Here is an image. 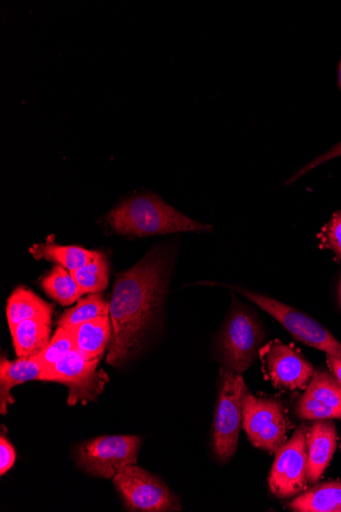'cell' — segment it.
Returning a JSON list of instances; mask_svg holds the SVG:
<instances>
[{
  "instance_id": "cell-10",
  "label": "cell",
  "mask_w": 341,
  "mask_h": 512,
  "mask_svg": "<svg viewBox=\"0 0 341 512\" xmlns=\"http://www.w3.org/2000/svg\"><path fill=\"white\" fill-rule=\"evenodd\" d=\"M242 424L252 444L276 453L285 442L287 424L282 404L249 392L243 398Z\"/></svg>"
},
{
  "instance_id": "cell-8",
  "label": "cell",
  "mask_w": 341,
  "mask_h": 512,
  "mask_svg": "<svg viewBox=\"0 0 341 512\" xmlns=\"http://www.w3.org/2000/svg\"><path fill=\"white\" fill-rule=\"evenodd\" d=\"M130 511L165 512L179 511V499L156 476L136 464L122 470L113 478Z\"/></svg>"
},
{
  "instance_id": "cell-3",
  "label": "cell",
  "mask_w": 341,
  "mask_h": 512,
  "mask_svg": "<svg viewBox=\"0 0 341 512\" xmlns=\"http://www.w3.org/2000/svg\"><path fill=\"white\" fill-rule=\"evenodd\" d=\"M101 359H88L73 350L57 363L43 368L40 381L67 386L70 406L95 402L110 381L106 372L97 369Z\"/></svg>"
},
{
  "instance_id": "cell-26",
  "label": "cell",
  "mask_w": 341,
  "mask_h": 512,
  "mask_svg": "<svg viewBox=\"0 0 341 512\" xmlns=\"http://www.w3.org/2000/svg\"><path fill=\"white\" fill-rule=\"evenodd\" d=\"M338 157H341V142L338 143L337 145H335L330 150H328L326 153L320 155L319 157H317L316 159H314L313 161H311L310 163H308L307 165L302 167L294 175H292L286 181L285 184L290 185L292 183H295L298 179H300L301 177L306 175L311 170L319 167L320 165H322L330 160L336 159Z\"/></svg>"
},
{
  "instance_id": "cell-1",
  "label": "cell",
  "mask_w": 341,
  "mask_h": 512,
  "mask_svg": "<svg viewBox=\"0 0 341 512\" xmlns=\"http://www.w3.org/2000/svg\"><path fill=\"white\" fill-rule=\"evenodd\" d=\"M168 269V257L156 248L118 275L110 303V365H123L140 348L166 293Z\"/></svg>"
},
{
  "instance_id": "cell-22",
  "label": "cell",
  "mask_w": 341,
  "mask_h": 512,
  "mask_svg": "<svg viewBox=\"0 0 341 512\" xmlns=\"http://www.w3.org/2000/svg\"><path fill=\"white\" fill-rule=\"evenodd\" d=\"M305 394L341 412V385L329 372L316 370Z\"/></svg>"
},
{
  "instance_id": "cell-13",
  "label": "cell",
  "mask_w": 341,
  "mask_h": 512,
  "mask_svg": "<svg viewBox=\"0 0 341 512\" xmlns=\"http://www.w3.org/2000/svg\"><path fill=\"white\" fill-rule=\"evenodd\" d=\"M43 367L32 358H18L10 361L2 357L0 362V412L8 413L10 404L15 403L11 390L31 381H40Z\"/></svg>"
},
{
  "instance_id": "cell-29",
  "label": "cell",
  "mask_w": 341,
  "mask_h": 512,
  "mask_svg": "<svg viewBox=\"0 0 341 512\" xmlns=\"http://www.w3.org/2000/svg\"><path fill=\"white\" fill-rule=\"evenodd\" d=\"M338 78H337V83H338V88L341 90V59L339 61V64H338V74H337Z\"/></svg>"
},
{
  "instance_id": "cell-5",
  "label": "cell",
  "mask_w": 341,
  "mask_h": 512,
  "mask_svg": "<svg viewBox=\"0 0 341 512\" xmlns=\"http://www.w3.org/2000/svg\"><path fill=\"white\" fill-rule=\"evenodd\" d=\"M220 391L215 411L213 449L221 462H228L238 445L243 398L248 392L241 375L221 369Z\"/></svg>"
},
{
  "instance_id": "cell-12",
  "label": "cell",
  "mask_w": 341,
  "mask_h": 512,
  "mask_svg": "<svg viewBox=\"0 0 341 512\" xmlns=\"http://www.w3.org/2000/svg\"><path fill=\"white\" fill-rule=\"evenodd\" d=\"M337 434L330 421H317L309 429L308 444V480L317 483L326 471L336 448Z\"/></svg>"
},
{
  "instance_id": "cell-19",
  "label": "cell",
  "mask_w": 341,
  "mask_h": 512,
  "mask_svg": "<svg viewBox=\"0 0 341 512\" xmlns=\"http://www.w3.org/2000/svg\"><path fill=\"white\" fill-rule=\"evenodd\" d=\"M45 293L63 306H70L83 296L72 273L56 265L41 283Z\"/></svg>"
},
{
  "instance_id": "cell-24",
  "label": "cell",
  "mask_w": 341,
  "mask_h": 512,
  "mask_svg": "<svg viewBox=\"0 0 341 512\" xmlns=\"http://www.w3.org/2000/svg\"><path fill=\"white\" fill-rule=\"evenodd\" d=\"M297 412L302 420L306 421H331L335 418H339V420L341 418L339 410L306 394L301 398Z\"/></svg>"
},
{
  "instance_id": "cell-28",
  "label": "cell",
  "mask_w": 341,
  "mask_h": 512,
  "mask_svg": "<svg viewBox=\"0 0 341 512\" xmlns=\"http://www.w3.org/2000/svg\"><path fill=\"white\" fill-rule=\"evenodd\" d=\"M326 360L334 378L341 385V358L326 354Z\"/></svg>"
},
{
  "instance_id": "cell-9",
  "label": "cell",
  "mask_w": 341,
  "mask_h": 512,
  "mask_svg": "<svg viewBox=\"0 0 341 512\" xmlns=\"http://www.w3.org/2000/svg\"><path fill=\"white\" fill-rule=\"evenodd\" d=\"M308 432L306 426H301L276 452L269 477V488L278 498L294 497L307 487Z\"/></svg>"
},
{
  "instance_id": "cell-4",
  "label": "cell",
  "mask_w": 341,
  "mask_h": 512,
  "mask_svg": "<svg viewBox=\"0 0 341 512\" xmlns=\"http://www.w3.org/2000/svg\"><path fill=\"white\" fill-rule=\"evenodd\" d=\"M264 333L258 318L240 306H234L219 338L225 369L242 375L260 352Z\"/></svg>"
},
{
  "instance_id": "cell-30",
  "label": "cell",
  "mask_w": 341,
  "mask_h": 512,
  "mask_svg": "<svg viewBox=\"0 0 341 512\" xmlns=\"http://www.w3.org/2000/svg\"><path fill=\"white\" fill-rule=\"evenodd\" d=\"M339 297H340V303H341V282H340V287H339Z\"/></svg>"
},
{
  "instance_id": "cell-2",
  "label": "cell",
  "mask_w": 341,
  "mask_h": 512,
  "mask_svg": "<svg viewBox=\"0 0 341 512\" xmlns=\"http://www.w3.org/2000/svg\"><path fill=\"white\" fill-rule=\"evenodd\" d=\"M107 221L117 234L133 237L213 230L212 225L187 217L155 194H143L123 201L108 214Z\"/></svg>"
},
{
  "instance_id": "cell-20",
  "label": "cell",
  "mask_w": 341,
  "mask_h": 512,
  "mask_svg": "<svg viewBox=\"0 0 341 512\" xmlns=\"http://www.w3.org/2000/svg\"><path fill=\"white\" fill-rule=\"evenodd\" d=\"M71 273L83 295L101 294L108 287L109 263L106 256L101 252L89 263Z\"/></svg>"
},
{
  "instance_id": "cell-25",
  "label": "cell",
  "mask_w": 341,
  "mask_h": 512,
  "mask_svg": "<svg viewBox=\"0 0 341 512\" xmlns=\"http://www.w3.org/2000/svg\"><path fill=\"white\" fill-rule=\"evenodd\" d=\"M319 237L322 246L331 250L337 260H341V211L332 216Z\"/></svg>"
},
{
  "instance_id": "cell-7",
  "label": "cell",
  "mask_w": 341,
  "mask_h": 512,
  "mask_svg": "<svg viewBox=\"0 0 341 512\" xmlns=\"http://www.w3.org/2000/svg\"><path fill=\"white\" fill-rule=\"evenodd\" d=\"M236 291L275 318L298 341L341 358V344L313 318L270 297L245 289L236 288Z\"/></svg>"
},
{
  "instance_id": "cell-23",
  "label": "cell",
  "mask_w": 341,
  "mask_h": 512,
  "mask_svg": "<svg viewBox=\"0 0 341 512\" xmlns=\"http://www.w3.org/2000/svg\"><path fill=\"white\" fill-rule=\"evenodd\" d=\"M73 350L76 348L72 334L69 330L59 327L47 347L33 358L45 368L57 363Z\"/></svg>"
},
{
  "instance_id": "cell-27",
  "label": "cell",
  "mask_w": 341,
  "mask_h": 512,
  "mask_svg": "<svg viewBox=\"0 0 341 512\" xmlns=\"http://www.w3.org/2000/svg\"><path fill=\"white\" fill-rule=\"evenodd\" d=\"M16 462V450L9 440L2 436L0 438V475L4 476L13 467Z\"/></svg>"
},
{
  "instance_id": "cell-15",
  "label": "cell",
  "mask_w": 341,
  "mask_h": 512,
  "mask_svg": "<svg viewBox=\"0 0 341 512\" xmlns=\"http://www.w3.org/2000/svg\"><path fill=\"white\" fill-rule=\"evenodd\" d=\"M16 354L32 358L40 354L51 342L52 321L40 318L25 320L11 329Z\"/></svg>"
},
{
  "instance_id": "cell-16",
  "label": "cell",
  "mask_w": 341,
  "mask_h": 512,
  "mask_svg": "<svg viewBox=\"0 0 341 512\" xmlns=\"http://www.w3.org/2000/svg\"><path fill=\"white\" fill-rule=\"evenodd\" d=\"M55 307L39 298L30 290L20 287L16 289L8 300L7 317L10 329L17 324L33 318L52 321Z\"/></svg>"
},
{
  "instance_id": "cell-14",
  "label": "cell",
  "mask_w": 341,
  "mask_h": 512,
  "mask_svg": "<svg viewBox=\"0 0 341 512\" xmlns=\"http://www.w3.org/2000/svg\"><path fill=\"white\" fill-rule=\"evenodd\" d=\"M67 330L74 338L76 350L88 359L103 357L112 339L110 315L76 325Z\"/></svg>"
},
{
  "instance_id": "cell-17",
  "label": "cell",
  "mask_w": 341,
  "mask_h": 512,
  "mask_svg": "<svg viewBox=\"0 0 341 512\" xmlns=\"http://www.w3.org/2000/svg\"><path fill=\"white\" fill-rule=\"evenodd\" d=\"M297 512H341V482L317 485L289 503Z\"/></svg>"
},
{
  "instance_id": "cell-18",
  "label": "cell",
  "mask_w": 341,
  "mask_h": 512,
  "mask_svg": "<svg viewBox=\"0 0 341 512\" xmlns=\"http://www.w3.org/2000/svg\"><path fill=\"white\" fill-rule=\"evenodd\" d=\"M30 253L36 259L55 262L70 272L83 267L99 254L97 251H89L81 247L56 244L36 245L30 249Z\"/></svg>"
},
{
  "instance_id": "cell-21",
  "label": "cell",
  "mask_w": 341,
  "mask_h": 512,
  "mask_svg": "<svg viewBox=\"0 0 341 512\" xmlns=\"http://www.w3.org/2000/svg\"><path fill=\"white\" fill-rule=\"evenodd\" d=\"M110 315V303L102 294H90L66 311L59 319V327L70 329L76 325Z\"/></svg>"
},
{
  "instance_id": "cell-11",
  "label": "cell",
  "mask_w": 341,
  "mask_h": 512,
  "mask_svg": "<svg viewBox=\"0 0 341 512\" xmlns=\"http://www.w3.org/2000/svg\"><path fill=\"white\" fill-rule=\"evenodd\" d=\"M267 379L274 387L295 391L308 387L313 376L314 367L299 350L275 340L260 349Z\"/></svg>"
},
{
  "instance_id": "cell-6",
  "label": "cell",
  "mask_w": 341,
  "mask_h": 512,
  "mask_svg": "<svg viewBox=\"0 0 341 512\" xmlns=\"http://www.w3.org/2000/svg\"><path fill=\"white\" fill-rule=\"evenodd\" d=\"M140 446L136 436H104L78 446L76 461L86 474L112 479L129 465L137 464Z\"/></svg>"
}]
</instances>
